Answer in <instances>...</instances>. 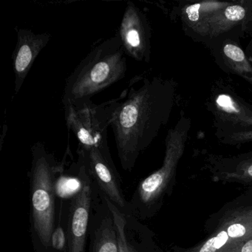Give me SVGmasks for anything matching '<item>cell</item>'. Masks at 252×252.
Returning <instances> with one entry per match:
<instances>
[{"instance_id":"2e32d148","label":"cell","mask_w":252,"mask_h":252,"mask_svg":"<svg viewBox=\"0 0 252 252\" xmlns=\"http://www.w3.org/2000/svg\"><path fill=\"white\" fill-rule=\"evenodd\" d=\"M220 252H252V235L232 243Z\"/></svg>"},{"instance_id":"7a4b0ae2","label":"cell","mask_w":252,"mask_h":252,"mask_svg":"<svg viewBox=\"0 0 252 252\" xmlns=\"http://www.w3.org/2000/svg\"><path fill=\"white\" fill-rule=\"evenodd\" d=\"M30 179V231L35 252H54L51 237L57 222L56 199L59 177L64 170V161L37 142L32 147Z\"/></svg>"},{"instance_id":"30bf717a","label":"cell","mask_w":252,"mask_h":252,"mask_svg":"<svg viewBox=\"0 0 252 252\" xmlns=\"http://www.w3.org/2000/svg\"><path fill=\"white\" fill-rule=\"evenodd\" d=\"M209 236L181 252H220L232 243L252 235V215L236 217L206 227Z\"/></svg>"},{"instance_id":"e0dca14e","label":"cell","mask_w":252,"mask_h":252,"mask_svg":"<svg viewBox=\"0 0 252 252\" xmlns=\"http://www.w3.org/2000/svg\"><path fill=\"white\" fill-rule=\"evenodd\" d=\"M225 56L237 63H246V57L241 49L236 45L228 44L224 48Z\"/></svg>"},{"instance_id":"7c38bea8","label":"cell","mask_w":252,"mask_h":252,"mask_svg":"<svg viewBox=\"0 0 252 252\" xmlns=\"http://www.w3.org/2000/svg\"><path fill=\"white\" fill-rule=\"evenodd\" d=\"M207 166L213 181L252 187V152L232 157L212 158Z\"/></svg>"},{"instance_id":"8fae6325","label":"cell","mask_w":252,"mask_h":252,"mask_svg":"<svg viewBox=\"0 0 252 252\" xmlns=\"http://www.w3.org/2000/svg\"><path fill=\"white\" fill-rule=\"evenodd\" d=\"M17 37L12 56L16 95L20 92L38 56L49 42L51 35L49 33H35L30 29H20L17 31Z\"/></svg>"},{"instance_id":"52a82bcc","label":"cell","mask_w":252,"mask_h":252,"mask_svg":"<svg viewBox=\"0 0 252 252\" xmlns=\"http://www.w3.org/2000/svg\"><path fill=\"white\" fill-rule=\"evenodd\" d=\"M80 156L88 168L97 188L104 197L114 204L121 212L131 215L129 203L126 201L121 185V178L110 155V150L79 147Z\"/></svg>"},{"instance_id":"ba28073f","label":"cell","mask_w":252,"mask_h":252,"mask_svg":"<svg viewBox=\"0 0 252 252\" xmlns=\"http://www.w3.org/2000/svg\"><path fill=\"white\" fill-rule=\"evenodd\" d=\"M117 34L126 55L138 62L150 61V25L147 16L133 2H127Z\"/></svg>"},{"instance_id":"5bb4252c","label":"cell","mask_w":252,"mask_h":252,"mask_svg":"<svg viewBox=\"0 0 252 252\" xmlns=\"http://www.w3.org/2000/svg\"><path fill=\"white\" fill-rule=\"evenodd\" d=\"M107 199V198H106ZM107 204L113 214L118 233L119 252H138L133 240L130 238L128 215L121 212L114 204L107 199Z\"/></svg>"},{"instance_id":"6da1fadb","label":"cell","mask_w":252,"mask_h":252,"mask_svg":"<svg viewBox=\"0 0 252 252\" xmlns=\"http://www.w3.org/2000/svg\"><path fill=\"white\" fill-rule=\"evenodd\" d=\"M120 96L111 126L122 169L131 172L170 116L175 86L159 77L135 79Z\"/></svg>"},{"instance_id":"9c48e42d","label":"cell","mask_w":252,"mask_h":252,"mask_svg":"<svg viewBox=\"0 0 252 252\" xmlns=\"http://www.w3.org/2000/svg\"><path fill=\"white\" fill-rule=\"evenodd\" d=\"M88 252H119L113 214L107 199L95 184L90 220Z\"/></svg>"},{"instance_id":"4fadbf2b","label":"cell","mask_w":252,"mask_h":252,"mask_svg":"<svg viewBox=\"0 0 252 252\" xmlns=\"http://www.w3.org/2000/svg\"><path fill=\"white\" fill-rule=\"evenodd\" d=\"M252 215V187H249L243 194L228 203L209 217L206 225H213L221 221L236 217Z\"/></svg>"},{"instance_id":"5b68a950","label":"cell","mask_w":252,"mask_h":252,"mask_svg":"<svg viewBox=\"0 0 252 252\" xmlns=\"http://www.w3.org/2000/svg\"><path fill=\"white\" fill-rule=\"evenodd\" d=\"M120 97L101 104L90 101L79 105L64 106L66 125L84 150H109L107 131L111 126Z\"/></svg>"},{"instance_id":"ffe728a7","label":"cell","mask_w":252,"mask_h":252,"mask_svg":"<svg viewBox=\"0 0 252 252\" xmlns=\"http://www.w3.org/2000/svg\"><path fill=\"white\" fill-rule=\"evenodd\" d=\"M199 8H200V5H191V6L187 8V14H188L189 18L190 20H192V21H196L198 19L197 11H198Z\"/></svg>"},{"instance_id":"3957f363","label":"cell","mask_w":252,"mask_h":252,"mask_svg":"<svg viewBox=\"0 0 252 252\" xmlns=\"http://www.w3.org/2000/svg\"><path fill=\"white\" fill-rule=\"evenodd\" d=\"M126 54L118 34L95 45L66 80L63 105H79L122 80Z\"/></svg>"},{"instance_id":"ac0fdd59","label":"cell","mask_w":252,"mask_h":252,"mask_svg":"<svg viewBox=\"0 0 252 252\" xmlns=\"http://www.w3.org/2000/svg\"><path fill=\"white\" fill-rule=\"evenodd\" d=\"M225 15L228 20L239 21L244 18L246 10L241 5H231L225 9Z\"/></svg>"},{"instance_id":"277c9868","label":"cell","mask_w":252,"mask_h":252,"mask_svg":"<svg viewBox=\"0 0 252 252\" xmlns=\"http://www.w3.org/2000/svg\"><path fill=\"white\" fill-rule=\"evenodd\" d=\"M190 126V119L183 117L175 127L169 129L161 167L138 184L129 202L130 215L134 218L139 220L153 218L161 209L166 196L172 194L177 166L184 154Z\"/></svg>"},{"instance_id":"8992f818","label":"cell","mask_w":252,"mask_h":252,"mask_svg":"<svg viewBox=\"0 0 252 252\" xmlns=\"http://www.w3.org/2000/svg\"><path fill=\"white\" fill-rule=\"evenodd\" d=\"M79 188L69 198L65 252H86L95 183L79 156L76 163Z\"/></svg>"},{"instance_id":"9a60e30c","label":"cell","mask_w":252,"mask_h":252,"mask_svg":"<svg viewBox=\"0 0 252 252\" xmlns=\"http://www.w3.org/2000/svg\"><path fill=\"white\" fill-rule=\"evenodd\" d=\"M69 198L60 200L57 222L51 237L53 252H65L67 248V217H68Z\"/></svg>"},{"instance_id":"d6986e66","label":"cell","mask_w":252,"mask_h":252,"mask_svg":"<svg viewBox=\"0 0 252 252\" xmlns=\"http://www.w3.org/2000/svg\"><path fill=\"white\" fill-rule=\"evenodd\" d=\"M252 141V131L250 132H240V133L231 134L225 136L224 142L228 144H236V143H243L245 141Z\"/></svg>"}]
</instances>
